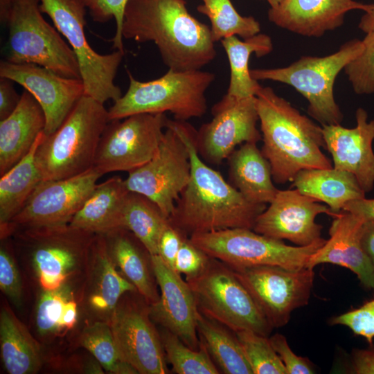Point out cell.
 Instances as JSON below:
<instances>
[{
	"label": "cell",
	"mask_w": 374,
	"mask_h": 374,
	"mask_svg": "<svg viewBox=\"0 0 374 374\" xmlns=\"http://www.w3.org/2000/svg\"><path fill=\"white\" fill-rule=\"evenodd\" d=\"M190 154V181L176 201L170 223L187 237L195 233L244 228L253 229L267 208L248 201L221 173L199 157L195 144L196 130L186 121H172Z\"/></svg>",
	"instance_id": "1"
},
{
	"label": "cell",
	"mask_w": 374,
	"mask_h": 374,
	"mask_svg": "<svg viewBox=\"0 0 374 374\" xmlns=\"http://www.w3.org/2000/svg\"><path fill=\"white\" fill-rule=\"evenodd\" d=\"M122 35L153 42L164 64L175 71L200 70L217 54L210 27L190 15L186 0H129Z\"/></svg>",
	"instance_id": "2"
},
{
	"label": "cell",
	"mask_w": 374,
	"mask_h": 374,
	"mask_svg": "<svg viewBox=\"0 0 374 374\" xmlns=\"http://www.w3.org/2000/svg\"><path fill=\"white\" fill-rule=\"evenodd\" d=\"M255 98L262 140L260 150L270 164L275 183L292 181L304 169L333 167L321 151L326 149L322 126L301 114L271 87L260 86Z\"/></svg>",
	"instance_id": "3"
},
{
	"label": "cell",
	"mask_w": 374,
	"mask_h": 374,
	"mask_svg": "<svg viewBox=\"0 0 374 374\" xmlns=\"http://www.w3.org/2000/svg\"><path fill=\"white\" fill-rule=\"evenodd\" d=\"M109 122L104 104L84 95L61 125L45 136L36 150L35 163L42 180L72 177L93 168Z\"/></svg>",
	"instance_id": "4"
},
{
	"label": "cell",
	"mask_w": 374,
	"mask_h": 374,
	"mask_svg": "<svg viewBox=\"0 0 374 374\" xmlns=\"http://www.w3.org/2000/svg\"><path fill=\"white\" fill-rule=\"evenodd\" d=\"M126 93L108 109L109 121L121 120L136 114H166L186 121L199 118L207 110L206 92L215 74L200 70L168 69L162 76L139 81L127 71Z\"/></svg>",
	"instance_id": "5"
},
{
	"label": "cell",
	"mask_w": 374,
	"mask_h": 374,
	"mask_svg": "<svg viewBox=\"0 0 374 374\" xmlns=\"http://www.w3.org/2000/svg\"><path fill=\"white\" fill-rule=\"evenodd\" d=\"M364 50L362 41L353 39L324 57L304 56L276 69H251V77L289 84L308 101V112L322 126L340 125L344 116L335 102L333 87L339 72Z\"/></svg>",
	"instance_id": "6"
},
{
	"label": "cell",
	"mask_w": 374,
	"mask_h": 374,
	"mask_svg": "<svg viewBox=\"0 0 374 374\" xmlns=\"http://www.w3.org/2000/svg\"><path fill=\"white\" fill-rule=\"evenodd\" d=\"M39 6L40 0H11L5 24L8 30L6 60L37 64L62 76L81 79L74 52L44 19Z\"/></svg>",
	"instance_id": "7"
},
{
	"label": "cell",
	"mask_w": 374,
	"mask_h": 374,
	"mask_svg": "<svg viewBox=\"0 0 374 374\" xmlns=\"http://www.w3.org/2000/svg\"><path fill=\"white\" fill-rule=\"evenodd\" d=\"M186 280L203 314L233 332L249 330L269 337L274 328L229 266L210 257L199 275Z\"/></svg>",
	"instance_id": "8"
},
{
	"label": "cell",
	"mask_w": 374,
	"mask_h": 374,
	"mask_svg": "<svg viewBox=\"0 0 374 374\" xmlns=\"http://www.w3.org/2000/svg\"><path fill=\"white\" fill-rule=\"evenodd\" d=\"M188 238L208 256L233 269L261 265L305 268L312 255L326 241L322 238L308 246H290L244 228L195 233Z\"/></svg>",
	"instance_id": "9"
},
{
	"label": "cell",
	"mask_w": 374,
	"mask_h": 374,
	"mask_svg": "<svg viewBox=\"0 0 374 374\" xmlns=\"http://www.w3.org/2000/svg\"><path fill=\"white\" fill-rule=\"evenodd\" d=\"M40 10L66 39L74 52L84 86V95L101 103L114 102L123 95L114 83L124 53L100 54L89 44L84 33L87 8L82 0H40Z\"/></svg>",
	"instance_id": "10"
},
{
	"label": "cell",
	"mask_w": 374,
	"mask_h": 374,
	"mask_svg": "<svg viewBox=\"0 0 374 374\" xmlns=\"http://www.w3.org/2000/svg\"><path fill=\"white\" fill-rule=\"evenodd\" d=\"M12 235L28 255L43 290L64 285L78 265L88 260L95 234L69 224L17 230Z\"/></svg>",
	"instance_id": "11"
},
{
	"label": "cell",
	"mask_w": 374,
	"mask_h": 374,
	"mask_svg": "<svg viewBox=\"0 0 374 374\" xmlns=\"http://www.w3.org/2000/svg\"><path fill=\"white\" fill-rule=\"evenodd\" d=\"M166 114H136L109 121L99 143L94 166L103 175L130 172L157 152L168 121Z\"/></svg>",
	"instance_id": "12"
},
{
	"label": "cell",
	"mask_w": 374,
	"mask_h": 374,
	"mask_svg": "<svg viewBox=\"0 0 374 374\" xmlns=\"http://www.w3.org/2000/svg\"><path fill=\"white\" fill-rule=\"evenodd\" d=\"M190 172L188 148L168 119L156 154L141 167L128 172L125 182L130 191L151 199L169 219L176 201L190 181Z\"/></svg>",
	"instance_id": "13"
},
{
	"label": "cell",
	"mask_w": 374,
	"mask_h": 374,
	"mask_svg": "<svg viewBox=\"0 0 374 374\" xmlns=\"http://www.w3.org/2000/svg\"><path fill=\"white\" fill-rule=\"evenodd\" d=\"M102 176L93 167L72 177L42 180L22 209L0 229L1 239L20 229L69 224Z\"/></svg>",
	"instance_id": "14"
},
{
	"label": "cell",
	"mask_w": 374,
	"mask_h": 374,
	"mask_svg": "<svg viewBox=\"0 0 374 374\" xmlns=\"http://www.w3.org/2000/svg\"><path fill=\"white\" fill-rule=\"evenodd\" d=\"M231 269L273 328L285 326L292 313L309 302L314 269L272 265Z\"/></svg>",
	"instance_id": "15"
},
{
	"label": "cell",
	"mask_w": 374,
	"mask_h": 374,
	"mask_svg": "<svg viewBox=\"0 0 374 374\" xmlns=\"http://www.w3.org/2000/svg\"><path fill=\"white\" fill-rule=\"evenodd\" d=\"M212 120L195 132V144L207 163L219 165L246 142L262 140L254 96L237 98L225 94L212 107Z\"/></svg>",
	"instance_id": "16"
},
{
	"label": "cell",
	"mask_w": 374,
	"mask_h": 374,
	"mask_svg": "<svg viewBox=\"0 0 374 374\" xmlns=\"http://www.w3.org/2000/svg\"><path fill=\"white\" fill-rule=\"evenodd\" d=\"M149 306L133 301L119 302L109 321L122 359L140 374L170 373L159 331Z\"/></svg>",
	"instance_id": "17"
},
{
	"label": "cell",
	"mask_w": 374,
	"mask_h": 374,
	"mask_svg": "<svg viewBox=\"0 0 374 374\" xmlns=\"http://www.w3.org/2000/svg\"><path fill=\"white\" fill-rule=\"evenodd\" d=\"M325 213L335 217L330 208L297 189L278 190L269 206L258 215L253 230L296 246H308L321 239L323 226L316 217Z\"/></svg>",
	"instance_id": "18"
},
{
	"label": "cell",
	"mask_w": 374,
	"mask_h": 374,
	"mask_svg": "<svg viewBox=\"0 0 374 374\" xmlns=\"http://www.w3.org/2000/svg\"><path fill=\"white\" fill-rule=\"evenodd\" d=\"M0 77L15 82L30 93L46 117L45 134L54 132L84 95L82 79L62 76L34 64L0 62Z\"/></svg>",
	"instance_id": "19"
},
{
	"label": "cell",
	"mask_w": 374,
	"mask_h": 374,
	"mask_svg": "<svg viewBox=\"0 0 374 374\" xmlns=\"http://www.w3.org/2000/svg\"><path fill=\"white\" fill-rule=\"evenodd\" d=\"M151 261L161 292L157 301L149 305L151 319L175 334L190 348L199 349V309L192 289L159 255L151 256Z\"/></svg>",
	"instance_id": "20"
},
{
	"label": "cell",
	"mask_w": 374,
	"mask_h": 374,
	"mask_svg": "<svg viewBox=\"0 0 374 374\" xmlns=\"http://www.w3.org/2000/svg\"><path fill=\"white\" fill-rule=\"evenodd\" d=\"M355 117L354 128L341 124L322 126L323 137L333 168L353 174L366 193L374 187V120L368 122V114L362 107L357 109Z\"/></svg>",
	"instance_id": "21"
},
{
	"label": "cell",
	"mask_w": 374,
	"mask_h": 374,
	"mask_svg": "<svg viewBox=\"0 0 374 374\" xmlns=\"http://www.w3.org/2000/svg\"><path fill=\"white\" fill-rule=\"evenodd\" d=\"M373 4L354 0H282L270 8L268 19L277 26L307 37H321L344 24L353 10L368 12Z\"/></svg>",
	"instance_id": "22"
},
{
	"label": "cell",
	"mask_w": 374,
	"mask_h": 374,
	"mask_svg": "<svg viewBox=\"0 0 374 374\" xmlns=\"http://www.w3.org/2000/svg\"><path fill=\"white\" fill-rule=\"evenodd\" d=\"M363 223V220L346 211L334 217L330 238L312 255L307 267L314 269L322 263L345 267L357 276L366 289L374 290V265L361 243Z\"/></svg>",
	"instance_id": "23"
},
{
	"label": "cell",
	"mask_w": 374,
	"mask_h": 374,
	"mask_svg": "<svg viewBox=\"0 0 374 374\" xmlns=\"http://www.w3.org/2000/svg\"><path fill=\"white\" fill-rule=\"evenodd\" d=\"M88 262L91 267L86 305L102 321L109 322L121 297L136 289L117 271L103 235H96Z\"/></svg>",
	"instance_id": "24"
},
{
	"label": "cell",
	"mask_w": 374,
	"mask_h": 374,
	"mask_svg": "<svg viewBox=\"0 0 374 374\" xmlns=\"http://www.w3.org/2000/svg\"><path fill=\"white\" fill-rule=\"evenodd\" d=\"M45 126L42 108L25 89L14 112L0 121V176L30 152Z\"/></svg>",
	"instance_id": "25"
},
{
	"label": "cell",
	"mask_w": 374,
	"mask_h": 374,
	"mask_svg": "<svg viewBox=\"0 0 374 374\" xmlns=\"http://www.w3.org/2000/svg\"><path fill=\"white\" fill-rule=\"evenodd\" d=\"M129 193L125 179L118 176L97 184L69 225L95 235L121 229L123 209Z\"/></svg>",
	"instance_id": "26"
},
{
	"label": "cell",
	"mask_w": 374,
	"mask_h": 374,
	"mask_svg": "<svg viewBox=\"0 0 374 374\" xmlns=\"http://www.w3.org/2000/svg\"><path fill=\"white\" fill-rule=\"evenodd\" d=\"M229 183L248 201L269 204L278 189L274 184L268 160L257 143L246 142L227 158Z\"/></svg>",
	"instance_id": "27"
},
{
	"label": "cell",
	"mask_w": 374,
	"mask_h": 374,
	"mask_svg": "<svg viewBox=\"0 0 374 374\" xmlns=\"http://www.w3.org/2000/svg\"><path fill=\"white\" fill-rule=\"evenodd\" d=\"M109 255L116 265L150 305L159 298L151 255L130 231L118 229L103 234Z\"/></svg>",
	"instance_id": "28"
},
{
	"label": "cell",
	"mask_w": 374,
	"mask_h": 374,
	"mask_svg": "<svg viewBox=\"0 0 374 374\" xmlns=\"http://www.w3.org/2000/svg\"><path fill=\"white\" fill-rule=\"evenodd\" d=\"M292 182L301 193L326 204L335 216L346 203L366 194L353 174L333 167L302 170Z\"/></svg>",
	"instance_id": "29"
},
{
	"label": "cell",
	"mask_w": 374,
	"mask_h": 374,
	"mask_svg": "<svg viewBox=\"0 0 374 374\" xmlns=\"http://www.w3.org/2000/svg\"><path fill=\"white\" fill-rule=\"evenodd\" d=\"M1 356L10 374H33L42 365L39 343L8 307L0 313Z\"/></svg>",
	"instance_id": "30"
},
{
	"label": "cell",
	"mask_w": 374,
	"mask_h": 374,
	"mask_svg": "<svg viewBox=\"0 0 374 374\" xmlns=\"http://www.w3.org/2000/svg\"><path fill=\"white\" fill-rule=\"evenodd\" d=\"M40 133L30 152L0 179V229L6 226L22 209L36 187L42 181L35 155L44 139Z\"/></svg>",
	"instance_id": "31"
},
{
	"label": "cell",
	"mask_w": 374,
	"mask_h": 374,
	"mask_svg": "<svg viewBox=\"0 0 374 374\" xmlns=\"http://www.w3.org/2000/svg\"><path fill=\"white\" fill-rule=\"evenodd\" d=\"M220 42L230 67L229 84L226 94L237 98L254 96L261 85L251 75L249 59L253 53L262 57L271 53L273 49L271 37L258 33L243 40L231 36Z\"/></svg>",
	"instance_id": "32"
},
{
	"label": "cell",
	"mask_w": 374,
	"mask_h": 374,
	"mask_svg": "<svg viewBox=\"0 0 374 374\" xmlns=\"http://www.w3.org/2000/svg\"><path fill=\"white\" fill-rule=\"evenodd\" d=\"M197 328L200 339L221 373L253 374L235 332H231V329L199 310Z\"/></svg>",
	"instance_id": "33"
},
{
	"label": "cell",
	"mask_w": 374,
	"mask_h": 374,
	"mask_svg": "<svg viewBox=\"0 0 374 374\" xmlns=\"http://www.w3.org/2000/svg\"><path fill=\"white\" fill-rule=\"evenodd\" d=\"M169 222L154 202L130 191L123 209L121 228L131 231L151 256L158 255L161 235Z\"/></svg>",
	"instance_id": "34"
},
{
	"label": "cell",
	"mask_w": 374,
	"mask_h": 374,
	"mask_svg": "<svg viewBox=\"0 0 374 374\" xmlns=\"http://www.w3.org/2000/svg\"><path fill=\"white\" fill-rule=\"evenodd\" d=\"M77 319L78 305L67 287L63 285L55 290H43L35 315L37 330L41 335L70 330Z\"/></svg>",
	"instance_id": "35"
},
{
	"label": "cell",
	"mask_w": 374,
	"mask_h": 374,
	"mask_svg": "<svg viewBox=\"0 0 374 374\" xmlns=\"http://www.w3.org/2000/svg\"><path fill=\"white\" fill-rule=\"evenodd\" d=\"M197 10L211 21L213 42H217L231 36L243 39L260 33V25L253 17H243L234 8L231 0H201Z\"/></svg>",
	"instance_id": "36"
},
{
	"label": "cell",
	"mask_w": 374,
	"mask_h": 374,
	"mask_svg": "<svg viewBox=\"0 0 374 374\" xmlns=\"http://www.w3.org/2000/svg\"><path fill=\"white\" fill-rule=\"evenodd\" d=\"M159 334L167 362L171 365L174 373L177 374L221 373L201 339L199 348L193 349L166 328L161 327Z\"/></svg>",
	"instance_id": "37"
},
{
	"label": "cell",
	"mask_w": 374,
	"mask_h": 374,
	"mask_svg": "<svg viewBox=\"0 0 374 374\" xmlns=\"http://www.w3.org/2000/svg\"><path fill=\"white\" fill-rule=\"evenodd\" d=\"M80 344L89 350L107 371L115 374L137 373L122 359L109 322L98 321L86 326L80 335Z\"/></svg>",
	"instance_id": "38"
},
{
	"label": "cell",
	"mask_w": 374,
	"mask_h": 374,
	"mask_svg": "<svg viewBox=\"0 0 374 374\" xmlns=\"http://www.w3.org/2000/svg\"><path fill=\"white\" fill-rule=\"evenodd\" d=\"M253 374H287L284 364L265 337L249 330L235 332Z\"/></svg>",
	"instance_id": "39"
},
{
	"label": "cell",
	"mask_w": 374,
	"mask_h": 374,
	"mask_svg": "<svg viewBox=\"0 0 374 374\" xmlns=\"http://www.w3.org/2000/svg\"><path fill=\"white\" fill-rule=\"evenodd\" d=\"M364 50L344 68L354 91L357 94L374 93V30L362 40Z\"/></svg>",
	"instance_id": "40"
},
{
	"label": "cell",
	"mask_w": 374,
	"mask_h": 374,
	"mask_svg": "<svg viewBox=\"0 0 374 374\" xmlns=\"http://www.w3.org/2000/svg\"><path fill=\"white\" fill-rule=\"evenodd\" d=\"M92 19L105 23L112 19L116 21V33L112 39L113 47L125 53L122 27L124 13L129 0H82Z\"/></svg>",
	"instance_id": "41"
},
{
	"label": "cell",
	"mask_w": 374,
	"mask_h": 374,
	"mask_svg": "<svg viewBox=\"0 0 374 374\" xmlns=\"http://www.w3.org/2000/svg\"><path fill=\"white\" fill-rule=\"evenodd\" d=\"M331 325H341L364 337L369 344L374 338V299L359 308L352 310L330 319Z\"/></svg>",
	"instance_id": "42"
},
{
	"label": "cell",
	"mask_w": 374,
	"mask_h": 374,
	"mask_svg": "<svg viewBox=\"0 0 374 374\" xmlns=\"http://www.w3.org/2000/svg\"><path fill=\"white\" fill-rule=\"evenodd\" d=\"M0 288L16 307L21 306L23 292L19 271L5 243H1L0 249Z\"/></svg>",
	"instance_id": "43"
},
{
	"label": "cell",
	"mask_w": 374,
	"mask_h": 374,
	"mask_svg": "<svg viewBox=\"0 0 374 374\" xmlns=\"http://www.w3.org/2000/svg\"><path fill=\"white\" fill-rule=\"evenodd\" d=\"M210 256L186 237L176 256L173 269L186 279L199 275L206 267Z\"/></svg>",
	"instance_id": "44"
},
{
	"label": "cell",
	"mask_w": 374,
	"mask_h": 374,
	"mask_svg": "<svg viewBox=\"0 0 374 374\" xmlns=\"http://www.w3.org/2000/svg\"><path fill=\"white\" fill-rule=\"evenodd\" d=\"M273 348L284 364L287 374H313L314 366L309 359L296 355L290 347L286 337L279 333L269 337Z\"/></svg>",
	"instance_id": "45"
},
{
	"label": "cell",
	"mask_w": 374,
	"mask_h": 374,
	"mask_svg": "<svg viewBox=\"0 0 374 374\" xmlns=\"http://www.w3.org/2000/svg\"><path fill=\"white\" fill-rule=\"evenodd\" d=\"M186 237L187 236L170 222L161 235L158 255L172 269L177 253Z\"/></svg>",
	"instance_id": "46"
},
{
	"label": "cell",
	"mask_w": 374,
	"mask_h": 374,
	"mask_svg": "<svg viewBox=\"0 0 374 374\" xmlns=\"http://www.w3.org/2000/svg\"><path fill=\"white\" fill-rule=\"evenodd\" d=\"M10 80L0 79V121L8 117L17 107L19 96L14 88Z\"/></svg>",
	"instance_id": "47"
},
{
	"label": "cell",
	"mask_w": 374,
	"mask_h": 374,
	"mask_svg": "<svg viewBox=\"0 0 374 374\" xmlns=\"http://www.w3.org/2000/svg\"><path fill=\"white\" fill-rule=\"evenodd\" d=\"M350 373L374 374V345L373 344L367 348L353 350Z\"/></svg>",
	"instance_id": "48"
},
{
	"label": "cell",
	"mask_w": 374,
	"mask_h": 374,
	"mask_svg": "<svg viewBox=\"0 0 374 374\" xmlns=\"http://www.w3.org/2000/svg\"><path fill=\"white\" fill-rule=\"evenodd\" d=\"M342 211L352 213L364 221L374 222V199L364 197L350 201Z\"/></svg>",
	"instance_id": "49"
},
{
	"label": "cell",
	"mask_w": 374,
	"mask_h": 374,
	"mask_svg": "<svg viewBox=\"0 0 374 374\" xmlns=\"http://www.w3.org/2000/svg\"><path fill=\"white\" fill-rule=\"evenodd\" d=\"M361 243L364 251L374 265V222L364 221Z\"/></svg>",
	"instance_id": "50"
},
{
	"label": "cell",
	"mask_w": 374,
	"mask_h": 374,
	"mask_svg": "<svg viewBox=\"0 0 374 374\" xmlns=\"http://www.w3.org/2000/svg\"><path fill=\"white\" fill-rule=\"evenodd\" d=\"M359 28L366 33L374 30V4L373 8L362 17Z\"/></svg>",
	"instance_id": "51"
},
{
	"label": "cell",
	"mask_w": 374,
	"mask_h": 374,
	"mask_svg": "<svg viewBox=\"0 0 374 374\" xmlns=\"http://www.w3.org/2000/svg\"><path fill=\"white\" fill-rule=\"evenodd\" d=\"M11 9V0H0V19L4 24Z\"/></svg>",
	"instance_id": "52"
},
{
	"label": "cell",
	"mask_w": 374,
	"mask_h": 374,
	"mask_svg": "<svg viewBox=\"0 0 374 374\" xmlns=\"http://www.w3.org/2000/svg\"><path fill=\"white\" fill-rule=\"evenodd\" d=\"M269 4L270 8L276 7L282 0H265Z\"/></svg>",
	"instance_id": "53"
}]
</instances>
